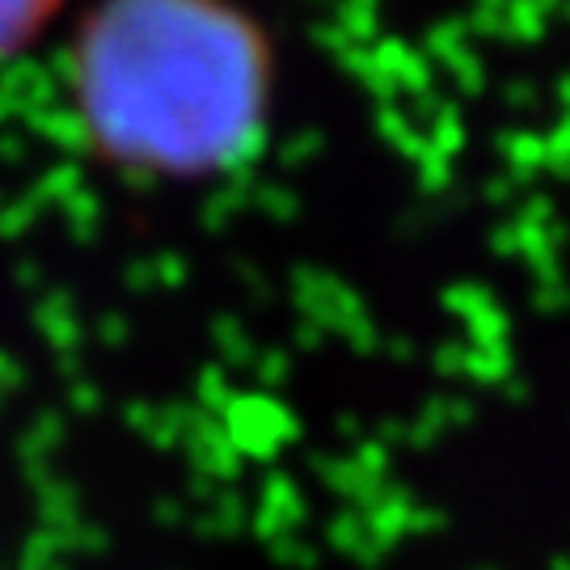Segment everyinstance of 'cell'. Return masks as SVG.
I'll return each mask as SVG.
<instances>
[{
  "mask_svg": "<svg viewBox=\"0 0 570 570\" xmlns=\"http://www.w3.org/2000/svg\"><path fill=\"white\" fill-rule=\"evenodd\" d=\"M72 102L110 161L216 174L263 127V42L225 0H102L72 51Z\"/></svg>",
  "mask_w": 570,
  "mask_h": 570,
  "instance_id": "cell-1",
  "label": "cell"
},
{
  "mask_svg": "<svg viewBox=\"0 0 570 570\" xmlns=\"http://www.w3.org/2000/svg\"><path fill=\"white\" fill-rule=\"evenodd\" d=\"M51 9H56V0H0V56L35 39Z\"/></svg>",
  "mask_w": 570,
  "mask_h": 570,
  "instance_id": "cell-2",
  "label": "cell"
}]
</instances>
